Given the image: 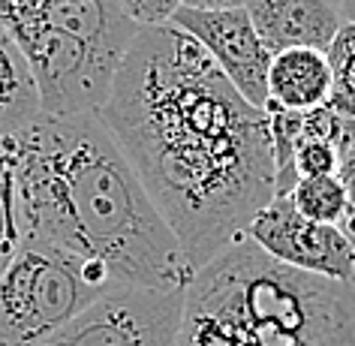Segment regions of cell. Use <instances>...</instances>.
<instances>
[{
	"label": "cell",
	"mask_w": 355,
	"mask_h": 346,
	"mask_svg": "<svg viewBox=\"0 0 355 346\" xmlns=\"http://www.w3.org/2000/svg\"><path fill=\"white\" fill-rule=\"evenodd\" d=\"M340 168V148L325 139H310L298 136L295 148V175L301 178H325V175H337Z\"/></svg>",
	"instance_id": "cell-15"
},
{
	"label": "cell",
	"mask_w": 355,
	"mask_h": 346,
	"mask_svg": "<svg viewBox=\"0 0 355 346\" xmlns=\"http://www.w3.org/2000/svg\"><path fill=\"white\" fill-rule=\"evenodd\" d=\"M334 3H340V0H334Z\"/></svg>",
	"instance_id": "cell-20"
},
{
	"label": "cell",
	"mask_w": 355,
	"mask_h": 346,
	"mask_svg": "<svg viewBox=\"0 0 355 346\" xmlns=\"http://www.w3.org/2000/svg\"><path fill=\"white\" fill-rule=\"evenodd\" d=\"M325 60L331 69V94L328 103L355 123V24L343 21L325 49Z\"/></svg>",
	"instance_id": "cell-12"
},
{
	"label": "cell",
	"mask_w": 355,
	"mask_h": 346,
	"mask_svg": "<svg viewBox=\"0 0 355 346\" xmlns=\"http://www.w3.org/2000/svg\"><path fill=\"white\" fill-rule=\"evenodd\" d=\"M118 3L136 28H163V24H172L184 0H118Z\"/></svg>",
	"instance_id": "cell-16"
},
{
	"label": "cell",
	"mask_w": 355,
	"mask_h": 346,
	"mask_svg": "<svg viewBox=\"0 0 355 346\" xmlns=\"http://www.w3.org/2000/svg\"><path fill=\"white\" fill-rule=\"evenodd\" d=\"M100 121L193 271L244 238L274 199L268 112L247 103L175 24L136 33Z\"/></svg>",
	"instance_id": "cell-1"
},
{
	"label": "cell",
	"mask_w": 355,
	"mask_h": 346,
	"mask_svg": "<svg viewBox=\"0 0 355 346\" xmlns=\"http://www.w3.org/2000/svg\"><path fill=\"white\" fill-rule=\"evenodd\" d=\"M184 289L112 286L33 346H175Z\"/></svg>",
	"instance_id": "cell-6"
},
{
	"label": "cell",
	"mask_w": 355,
	"mask_h": 346,
	"mask_svg": "<svg viewBox=\"0 0 355 346\" xmlns=\"http://www.w3.org/2000/svg\"><path fill=\"white\" fill-rule=\"evenodd\" d=\"M21 250V220L19 193H15V168L6 145L0 141V274Z\"/></svg>",
	"instance_id": "cell-14"
},
{
	"label": "cell",
	"mask_w": 355,
	"mask_h": 346,
	"mask_svg": "<svg viewBox=\"0 0 355 346\" xmlns=\"http://www.w3.org/2000/svg\"><path fill=\"white\" fill-rule=\"evenodd\" d=\"M244 10L271 55L286 49L325 51L343 24L334 0H247Z\"/></svg>",
	"instance_id": "cell-9"
},
{
	"label": "cell",
	"mask_w": 355,
	"mask_h": 346,
	"mask_svg": "<svg viewBox=\"0 0 355 346\" xmlns=\"http://www.w3.org/2000/svg\"><path fill=\"white\" fill-rule=\"evenodd\" d=\"M292 205H295L307 220L316 223L337 226L346 211V190L337 175H325V178H301L289 193Z\"/></svg>",
	"instance_id": "cell-13"
},
{
	"label": "cell",
	"mask_w": 355,
	"mask_h": 346,
	"mask_svg": "<svg viewBox=\"0 0 355 346\" xmlns=\"http://www.w3.org/2000/svg\"><path fill=\"white\" fill-rule=\"evenodd\" d=\"M3 145L15 168L21 244L100 265L114 286L190 283L193 265L100 114H42Z\"/></svg>",
	"instance_id": "cell-2"
},
{
	"label": "cell",
	"mask_w": 355,
	"mask_h": 346,
	"mask_svg": "<svg viewBox=\"0 0 355 346\" xmlns=\"http://www.w3.org/2000/svg\"><path fill=\"white\" fill-rule=\"evenodd\" d=\"M331 69L325 51L286 49L271 58L268 67V103L289 112H310L328 103Z\"/></svg>",
	"instance_id": "cell-10"
},
{
	"label": "cell",
	"mask_w": 355,
	"mask_h": 346,
	"mask_svg": "<svg viewBox=\"0 0 355 346\" xmlns=\"http://www.w3.org/2000/svg\"><path fill=\"white\" fill-rule=\"evenodd\" d=\"M337 178H340L343 190H346V211H343L337 229H340L346 241L355 247V132L340 148V168H337Z\"/></svg>",
	"instance_id": "cell-17"
},
{
	"label": "cell",
	"mask_w": 355,
	"mask_h": 346,
	"mask_svg": "<svg viewBox=\"0 0 355 346\" xmlns=\"http://www.w3.org/2000/svg\"><path fill=\"white\" fill-rule=\"evenodd\" d=\"M175 346H355V280L298 271L244 235L193 271Z\"/></svg>",
	"instance_id": "cell-3"
},
{
	"label": "cell",
	"mask_w": 355,
	"mask_h": 346,
	"mask_svg": "<svg viewBox=\"0 0 355 346\" xmlns=\"http://www.w3.org/2000/svg\"><path fill=\"white\" fill-rule=\"evenodd\" d=\"M172 24L190 33L208 51V58L220 67V73L235 85V91L247 103L256 109H265V103H268V67L274 55L259 40L244 6H235V10L181 6Z\"/></svg>",
	"instance_id": "cell-8"
},
{
	"label": "cell",
	"mask_w": 355,
	"mask_h": 346,
	"mask_svg": "<svg viewBox=\"0 0 355 346\" xmlns=\"http://www.w3.org/2000/svg\"><path fill=\"white\" fill-rule=\"evenodd\" d=\"M0 24L28 60L42 114H100L136 40L118 0H0Z\"/></svg>",
	"instance_id": "cell-4"
},
{
	"label": "cell",
	"mask_w": 355,
	"mask_h": 346,
	"mask_svg": "<svg viewBox=\"0 0 355 346\" xmlns=\"http://www.w3.org/2000/svg\"><path fill=\"white\" fill-rule=\"evenodd\" d=\"M340 19L355 24V0H340Z\"/></svg>",
	"instance_id": "cell-19"
},
{
	"label": "cell",
	"mask_w": 355,
	"mask_h": 346,
	"mask_svg": "<svg viewBox=\"0 0 355 346\" xmlns=\"http://www.w3.org/2000/svg\"><path fill=\"white\" fill-rule=\"evenodd\" d=\"M112 286L100 265L46 244H21L0 274V346L40 343Z\"/></svg>",
	"instance_id": "cell-5"
},
{
	"label": "cell",
	"mask_w": 355,
	"mask_h": 346,
	"mask_svg": "<svg viewBox=\"0 0 355 346\" xmlns=\"http://www.w3.org/2000/svg\"><path fill=\"white\" fill-rule=\"evenodd\" d=\"M42 118L40 91L21 49L0 24V141Z\"/></svg>",
	"instance_id": "cell-11"
},
{
	"label": "cell",
	"mask_w": 355,
	"mask_h": 346,
	"mask_svg": "<svg viewBox=\"0 0 355 346\" xmlns=\"http://www.w3.org/2000/svg\"><path fill=\"white\" fill-rule=\"evenodd\" d=\"M244 3L247 0H184V6H193V10H235Z\"/></svg>",
	"instance_id": "cell-18"
},
{
	"label": "cell",
	"mask_w": 355,
	"mask_h": 346,
	"mask_svg": "<svg viewBox=\"0 0 355 346\" xmlns=\"http://www.w3.org/2000/svg\"><path fill=\"white\" fill-rule=\"evenodd\" d=\"M247 238L283 265L331 280H355V247L337 226L307 220L289 196H274L253 223Z\"/></svg>",
	"instance_id": "cell-7"
}]
</instances>
